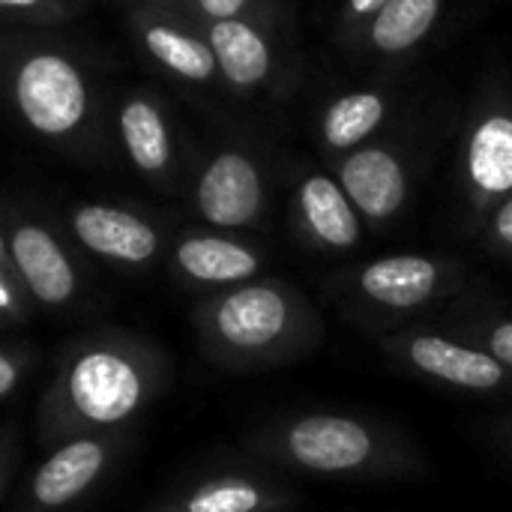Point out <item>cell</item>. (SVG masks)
<instances>
[{"label": "cell", "instance_id": "obj_34", "mask_svg": "<svg viewBox=\"0 0 512 512\" xmlns=\"http://www.w3.org/2000/svg\"><path fill=\"white\" fill-rule=\"evenodd\" d=\"M282 512H288V510H282Z\"/></svg>", "mask_w": 512, "mask_h": 512}, {"label": "cell", "instance_id": "obj_8", "mask_svg": "<svg viewBox=\"0 0 512 512\" xmlns=\"http://www.w3.org/2000/svg\"><path fill=\"white\" fill-rule=\"evenodd\" d=\"M459 177L471 210L483 219L512 192V102H483L465 135L459 153Z\"/></svg>", "mask_w": 512, "mask_h": 512}, {"label": "cell", "instance_id": "obj_18", "mask_svg": "<svg viewBox=\"0 0 512 512\" xmlns=\"http://www.w3.org/2000/svg\"><path fill=\"white\" fill-rule=\"evenodd\" d=\"M444 3L447 0H390L360 27L351 45L378 57L408 54L435 30Z\"/></svg>", "mask_w": 512, "mask_h": 512}, {"label": "cell", "instance_id": "obj_33", "mask_svg": "<svg viewBox=\"0 0 512 512\" xmlns=\"http://www.w3.org/2000/svg\"><path fill=\"white\" fill-rule=\"evenodd\" d=\"M0 327H3V321H0Z\"/></svg>", "mask_w": 512, "mask_h": 512}, {"label": "cell", "instance_id": "obj_19", "mask_svg": "<svg viewBox=\"0 0 512 512\" xmlns=\"http://www.w3.org/2000/svg\"><path fill=\"white\" fill-rule=\"evenodd\" d=\"M390 117V96L378 87L339 93L318 117V138L324 150L342 156L372 141Z\"/></svg>", "mask_w": 512, "mask_h": 512}, {"label": "cell", "instance_id": "obj_28", "mask_svg": "<svg viewBox=\"0 0 512 512\" xmlns=\"http://www.w3.org/2000/svg\"><path fill=\"white\" fill-rule=\"evenodd\" d=\"M495 441H498V447L512 459V414L498 420V426H495Z\"/></svg>", "mask_w": 512, "mask_h": 512}, {"label": "cell", "instance_id": "obj_32", "mask_svg": "<svg viewBox=\"0 0 512 512\" xmlns=\"http://www.w3.org/2000/svg\"><path fill=\"white\" fill-rule=\"evenodd\" d=\"M81 3H87V0H81Z\"/></svg>", "mask_w": 512, "mask_h": 512}, {"label": "cell", "instance_id": "obj_6", "mask_svg": "<svg viewBox=\"0 0 512 512\" xmlns=\"http://www.w3.org/2000/svg\"><path fill=\"white\" fill-rule=\"evenodd\" d=\"M378 348L402 378L474 399H512V369L441 327L408 324L378 336Z\"/></svg>", "mask_w": 512, "mask_h": 512}, {"label": "cell", "instance_id": "obj_2", "mask_svg": "<svg viewBox=\"0 0 512 512\" xmlns=\"http://www.w3.org/2000/svg\"><path fill=\"white\" fill-rule=\"evenodd\" d=\"M204 354L231 372H264L297 363L324 342L312 300L282 279H249L219 288L195 309Z\"/></svg>", "mask_w": 512, "mask_h": 512}, {"label": "cell", "instance_id": "obj_27", "mask_svg": "<svg viewBox=\"0 0 512 512\" xmlns=\"http://www.w3.org/2000/svg\"><path fill=\"white\" fill-rule=\"evenodd\" d=\"M18 378H21V369H18L15 357L0 351V399H6L18 387Z\"/></svg>", "mask_w": 512, "mask_h": 512}, {"label": "cell", "instance_id": "obj_9", "mask_svg": "<svg viewBox=\"0 0 512 512\" xmlns=\"http://www.w3.org/2000/svg\"><path fill=\"white\" fill-rule=\"evenodd\" d=\"M333 177L369 228L396 222L411 198V168L405 153L375 138L342 153L336 159Z\"/></svg>", "mask_w": 512, "mask_h": 512}, {"label": "cell", "instance_id": "obj_31", "mask_svg": "<svg viewBox=\"0 0 512 512\" xmlns=\"http://www.w3.org/2000/svg\"><path fill=\"white\" fill-rule=\"evenodd\" d=\"M0 495H3V468H0Z\"/></svg>", "mask_w": 512, "mask_h": 512}, {"label": "cell", "instance_id": "obj_30", "mask_svg": "<svg viewBox=\"0 0 512 512\" xmlns=\"http://www.w3.org/2000/svg\"><path fill=\"white\" fill-rule=\"evenodd\" d=\"M0 270L3 273H12L15 276V270H12V261H9V246H6V231L0 228Z\"/></svg>", "mask_w": 512, "mask_h": 512}, {"label": "cell", "instance_id": "obj_15", "mask_svg": "<svg viewBox=\"0 0 512 512\" xmlns=\"http://www.w3.org/2000/svg\"><path fill=\"white\" fill-rule=\"evenodd\" d=\"M294 219L303 240L321 252H351L363 243V219L327 171H312L297 183Z\"/></svg>", "mask_w": 512, "mask_h": 512}, {"label": "cell", "instance_id": "obj_12", "mask_svg": "<svg viewBox=\"0 0 512 512\" xmlns=\"http://www.w3.org/2000/svg\"><path fill=\"white\" fill-rule=\"evenodd\" d=\"M207 45L216 57L219 81L240 93H258L276 75V27L270 12L225 18L201 24Z\"/></svg>", "mask_w": 512, "mask_h": 512}, {"label": "cell", "instance_id": "obj_1", "mask_svg": "<svg viewBox=\"0 0 512 512\" xmlns=\"http://www.w3.org/2000/svg\"><path fill=\"white\" fill-rule=\"evenodd\" d=\"M168 384L165 354L129 333H93L63 354L39 411V435L69 441L132 423Z\"/></svg>", "mask_w": 512, "mask_h": 512}, {"label": "cell", "instance_id": "obj_14", "mask_svg": "<svg viewBox=\"0 0 512 512\" xmlns=\"http://www.w3.org/2000/svg\"><path fill=\"white\" fill-rule=\"evenodd\" d=\"M117 135L132 168L150 183L168 186L177 174L174 120L159 96L135 90L117 108Z\"/></svg>", "mask_w": 512, "mask_h": 512}, {"label": "cell", "instance_id": "obj_23", "mask_svg": "<svg viewBox=\"0 0 512 512\" xmlns=\"http://www.w3.org/2000/svg\"><path fill=\"white\" fill-rule=\"evenodd\" d=\"M180 12H186L198 24H210V21L240 18V15L270 12V0H183Z\"/></svg>", "mask_w": 512, "mask_h": 512}, {"label": "cell", "instance_id": "obj_3", "mask_svg": "<svg viewBox=\"0 0 512 512\" xmlns=\"http://www.w3.org/2000/svg\"><path fill=\"white\" fill-rule=\"evenodd\" d=\"M255 453L324 480H414L420 447L396 426L357 414H300L255 435Z\"/></svg>", "mask_w": 512, "mask_h": 512}, {"label": "cell", "instance_id": "obj_20", "mask_svg": "<svg viewBox=\"0 0 512 512\" xmlns=\"http://www.w3.org/2000/svg\"><path fill=\"white\" fill-rule=\"evenodd\" d=\"M288 507H291L288 492L252 477L228 474L195 486L162 512H282Z\"/></svg>", "mask_w": 512, "mask_h": 512}, {"label": "cell", "instance_id": "obj_22", "mask_svg": "<svg viewBox=\"0 0 512 512\" xmlns=\"http://www.w3.org/2000/svg\"><path fill=\"white\" fill-rule=\"evenodd\" d=\"M81 0H0V15L24 24L54 27L66 24L81 12Z\"/></svg>", "mask_w": 512, "mask_h": 512}, {"label": "cell", "instance_id": "obj_21", "mask_svg": "<svg viewBox=\"0 0 512 512\" xmlns=\"http://www.w3.org/2000/svg\"><path fill=\"white\" fill-rule=\"evenodd\" d=\"M438 327L465 342H474L477 348L489 351L495 360H501L507 369H512L510 312H501L486 303H468V306H456L453 312H447Z\"/></svg>", "mask_w": 512, "mask_h": 512}, {"label": "cell", "instance_id": "obj_29", "mask_svg": "<svg viewBox=\"0 0 512 512\" xmlns=\"http://www.w3.org/2000/svg\"><path fill=\"white\" fill-rule=\"evenodd\" d=\"M129 9H180L183 0H120Z\"/></svg>", "mask_w": 512, "mask_h": 512}, {"label": "cell", "instance_id": "obj_5", "mask_svg": "<svg viewBox=\"0 0 512 512\" xmlns=\"http://www.w3.org/2000/svg\"><path fill=\"white\" fill-rule=\"evenodd\" d=\"M465 282L468 273L453 258L399 252L351 270L342 294L351 315L378 339L408 324H420V318L453 300Z\"/></svg>", "mask_w": 512, "mask_h": 512}, {"label": "cell", "instance_id": "obj_16", "mask_svg": "<svg viewBox=\"0 0 512 512\" xmlns=\"http://www.w3.org/2000/svg\"><path fill=\"white\" fill-rule=\"evenodd\" d=\"M114 441L105 435H78L63 441L33 474L30 501L42 512H57L87 495L90 486L105 474Z\"/></svg>", "mask_w": 512, "mask_h": 512}, {"label": "cell", "instance_id": "obj_17", "mask_svg": "<svg viewBox=\"0 0 512 512\" xmlns=\"http://www.w3.org/2000/svg\"><path fill=\"white\" fill-rule=\"evenodd\" d=\"M174 270L192 282L207 288H231L249 279H258L264 267V255L234 237L231 231H186L174 243L171 252Z\"/></svg>", "mask_w": 512, "mask_h": 512}, {"label": "cell", "instance_id": "obj_10", "mask_svg": "<svg viewBox=\"0 0 512 512\" xmlns=\"http://www.w3.org/2000/svg\"><path fill=\"white\" fill-rule=\"evenodd\" d=\"M129 27L138 48L171 78L210 87L219 81L216 57L198 21L180 9H129Z\"/></svg>", "mask_w": 512, "mask_h": 512}, {"label": "cell", "instance_id": "obj_11", "mask_svg": "<svg viewBox=\"0 0 512 512\" xmlns=\"http://www.w3.org/2000/svg\"><path fill=\"white\" fill-rule=\"evenodd\" d=\"M3 231L15 279L36 303L60 309L78 297V267L72 264L63 240L45 222L15 216Z\"/></svg>", "mask_w": 512, "mask_h": 512}, {"label": "cell", "instance_id": "obj_13", "mask_svg": "<svg viewBox=\"0 0 512 512\" xmlns=\"http://www.w3.org/2000/svg\"><path fill=\"white\" fill-rule=\"evenodd\" d=\"M66 228L81 249L123 267H144L162 249L159 228L147 216L120 204H75L66 210Z\"/></svg>", "mask_w": 512, "mask_h": 512}, {"label": "cell", "instance_id": "obj_4", "mask_svg": "<svg viewBox=\"0 0 512 512\" xmlns=\"http://www.w3.org/2000/svg\"><path fill=\"white\" fill-rule=\"evenodd\" d=\"M0 84L18 120L42 141L69 144L90 126V75L60 45L0 36Z\"/></svg>", "mask_w": 512, "mask_h": 512}, {"label": "cell", "instance_id": "obj_24", "mask_svg": "<svg viewBox=\"0 0 512 512\" xmlns=\"http://www.w3.org/2000/svg\"><path fill=\"white\" fill-rule=\"evenodd\" d=\"M480 222H483V225H480V240H483V246H486L492 255L512 261V192L501 201V204H495Z\"/></svg>", "mask_w": 512, "mask_h": 512}, {"label": "cell", "instance_id": "obj_7", "mask_svg": "<svg viewBox=\"0 0 512 512\" xmlns=\"http://www.w3.org/2000/svg\"><path fill=\"white\" fill-rule=\"evenodd\" d=\"M195 213L216 231L255 228L267 207V177L261 162L243 147L213 153L192 189Z\"/></svg>", "mask_w": 512, "mask_h": 512}, {"label": "cell", "instance_id": "obj_25", "mask_svg": "<svg viewBox=\"0 0 512 512\" xmlns=\"http://www.w3.org/2000/svg\"><path fill=\"white\" fill-rule=\"evenodd\" d=\"M390 0H342V12H339V30H342V36L351 42L357 33H360V27L381 9V6H387Z\"/></svg>", "mask_w": 512, "mask_h": 512}, {"label": "cell", "instance_id": "obj_26", "mask_svg": "<svg viewBox=\"0 0 512 512\" xmlns=\"http://www.w3.org/2000/svg\"><path fill=\"white\" fill-rule=\"evenodd\" d=\"M21 282L12 276V273H3L0 270V321L9 324V321H21L27 315V306H24V297H21Z\"/></svg>", "mask_w": 512, "mask_h": 512}]
</instances>
